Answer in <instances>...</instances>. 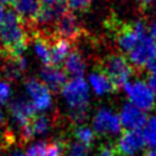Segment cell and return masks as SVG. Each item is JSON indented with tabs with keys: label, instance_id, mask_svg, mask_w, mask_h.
<instances>
[{
	"label": "cell",
	"instance_id": "obj_14",
	"mask_svg": "<svg viewBox=\"0 0 156 156\" xmlns=\"http://www.w3.org/2000/svg\"><path fill=\"white\" fill-rule=\"evenodd\" d=\"M66 150V144L61 139L51 141L39 140L32 144L27 150V156H62Z\"/></svg>",
	"mask_w": 156,
	"mask_h": 156
},
{
	"label": "cell",
	"instance_id": "obj_21",
	"mask_svg": "<svg viewBox=\"0 0 156 156\" xmlns=\"http://www.w3.org/2000/svg\"><path fill=\"white\" fill-rule=\"evenodd\" d=\"M73 134H74L77 141L84 144V145L88 146V147H89V146L94 143V140H95V132H94L90 127H88V126H85V124H79V126H77V127L74 128Z\"/></svg>",
	"mask_w": 156,
	"mask_h": 156
},
{
	"label": "cell",
	"instance_id": "obj_1",
	"mask_svg": "<svg viewBox=\"0 0 156 156\" xmlns=\"http://www.w3.org/2000/svg\"><path fill=\"white\" fill-rule=\"evenodd\" d=\"M28 40L29 34L23 22L13 10H9L0 28V55L2 58L22 56Z\"/></svg>",
	"mask_w": 156,
	"mask_h": 156
},
{
	"label": "cell",
	"instance_id": "obj_33",
	"mask_svg": "<svg viewBox=\"0 0 156 156\" xmlns=\"http://www.w3.org/2000/svg\"><path fill=\"white\" fill-rule=\"evenodd\" d=\"M139 1H141V2H144V4H150V2H152L154 0H139Z\"/></svg>",
	"mask_w": 156,
	"mask_h": 156
},
{
	"label": "cell",
	"instance_id": "obj_30",
	"mask_svg": "<svg viewBox=\"0 0 156 156\" xmlns=\"http://www.w3.org/2000/svg\"><path fill=\"white\" fill-rule=\"evenodd\" d=\"M4 124H5V115H4V112L0 110V128H2Z\"/></svg>",
	"mask_w": 156,
	"mask_h": 156
},
{
	"label": "cell",
	"instance_id": "obj_19",
	"mask_svg": "<svg viewBox=\"0 0 156 156\" xmlns=\"http://www.w3.org/2000/svg\"><path fill=\"white\" fill-rule=\"evenodd\" d=\"M85 69H87V63L83 55L77 50L71 51L65 60L66 74H69L73 78H79V77H83Z\"/></svg>",
	"mask_w": 156,
	"mask_h": 156
},
{
	"label": "cell",
	"instance_id": "obj_9",
	"mask_svg": "<svg viewBox=\"0 0 156 156\" xmlns=\"http://www.w3.org/2000/svg\"><path fill=\"white\" fill-rule=\"evenodd\" d=\"M144 147L145 143L140 130H126L119 135L115 149L121 156H136Z\"/></svg>",
	"mask_w": 156,
	"mask_h": 156
},
{
	"label": "cell",
	"instance_id": "obj_31",
	"mask_svg": "<svg viewBox=\"0 0 156 156\" xmlns=\"http://www.w3.org/2000/svg\"><path fill=\"white\" fill-rule=\"evenodd\" d=\"M145 156H156V147H154V149H150L146 154H145Z\"/></svg>",
	"mask_w": 156,
	"mask_h": 156
},
{
	"label": "cell",
	"instance_id": "obj_4",
	"mask_svg": "<svg viewBox=\"0 0 156 156\" xmlns=\"http://www.w3.org/2000/svg\"><path fill=\"white\" fill-rule=\"evenodd\" d=\"M102 72L115 87H123L133 76V66L123 55H110L104 61Z\"/></svg>",
	"mask_w": 156,
	"mask_h": 156
},
{
	"label": "cell",
	"instance_id": "obj_24",
	"mask_svg": "<svg viewBox=\"0 0 156 156\" xmlns=\"http://www.w3.org/2000/svg\"><path fill=\"white\" fill-rule=\"evenodd\" d=\"M66 2L72 10H84L90 5L91 0H66Z\"/></svg>",
	"mask_w": 156,
	"mask_h": 156
},
{
	"label": "cell",
	"instance_id": "obj_22",
	"mask_svg": "<svg viewBox=\"0 0 156 156\" xmlns=\"http://www.w3.org/2000/svg\"><path fill=\"white\" fill-rule=\"evenodd\" d=\"M65 156H88L89 147L79 141H72L66 146Z\"/></svg>",
	"mask_w": 156,
	"mask_h": 156
},
{
	"label": "cell",
	"instance_id": "obj_29",
	"mask_svg": "<svg viewBox=\"0 0 156 156\" xmlns=\"http://www.w3.org/2000/svg\"><path fill=\"white\" fill-rule=\"evenodd\" d=\"M4 17H5V10H4V6L0 2V28H1V24L4 22Z\"/></svg>",
	"mask_w": 156,
	"mask_h": 156
},
{
	"label": "cell",
	"instance_id": "obj_20",
	"mask_svg": "<svg viewBox=\"0 0 156 156\" xmlns=\"http://www.w3.org/2000/svg\"><path fill=\"white\" fill-rule=\"evenodd\" d=\"M140 133L143 135L145 145H147L150 149L156 147V115L147 117Z\"/></svg>",
	"mask_w": 156,
	"mask_h": 156
},
{
	"label": "cell",
	"instance_id": "obj_32",
	"mask_svg": "<svg viewBox=\"0 0 156 156\" xmlns=\"http://www.w3.org/2000/svg\"><path fill=\"white\" fill-rule=\"evenodd\" d=\"M11 156H27V155L21 154V152H16V154H13V155H11Z\"/></svg>",
	"mask_w": 156,
	"mask_h": 156
},
{
	"label": "cell",
	"instance_id": "obj_17",
	"mask_svg": "<svg viewBox=\"0 0 156 156\" xmlns=\"http://www.w3.org/2000/svg\"><path fill=\"white\" fill-rule=\"evenodd\" d=\"M69 52L71 41L63 38L54 37L50 41V65L58 67L62 62H65Z\"/></svg>",
	"mask_w": 156,
	"mask_h": 156
},
{
	"label": "cell",
	"instance_id": "obj_16",
	"mask_svg": "<svg viewBox=\"0 0 156 156\" xmlns=\"http://www.w3.org/2000/svg\"><path fill=\"white\" fill-rule=\"evenodd\" d=\"M28 61L23 56L4 57V63L1 66V72L7 80H17L23 77L27 71Z\"/></svg>",
	"mask_w": 156,
	"mask_h": 156
},
{
	"label": "cell",
	"instance_id": "obj_15",
	"mask_svg": "<svg viewBox=\"0 0 156 156\" xmlns=\"http://www.w3.org/2000/svg\"><path fill=\"white\" fill-rule=\"evenodd\" d=\"M41 82L49 88L50 91H58L67 83V74L63 69L56 66H44L40 71Z\"/></svg>",
	"mask_w": 156,
	"mask_h": 156
},
{
	"label": "cell",
	"instance_id": "obj_13",
	"mask_svg": "<svg viewBox=\"0 0 156 156\" xmlns=\"http://www.w3.org/2000/svg\"><path fill=\"white\" fill-rule=\"evenodd\" d=\"M118 117L122 128H124L126 130H140L147 119L146 112L141 111L129 102L122 105Z\"/></svg>",
	"mask_w": 156,
	"mask_h": 156
},
{
	"label": "cell",
	"instance_id": "obj_28",
	"mask_svg": "<svg viewBox=\"0 0 156 156\" xmlns=\"http://www.w3.org/2000/svg\"><path fill=\"white\" fill-rule=\"evenodd\" d=\"M45 5H52V4H60V2H66V0H41Z\"/></svg>",
	"mask_w": 156,
	"mask_h": 156
},
{
	"label": "cell",
	"instance_id": "obj_2",
	"mask_svg": "<svg viewBox=\"0 0 156 156\" xmlns=\"http://www.w3.org/2000/svg\"><path fill=\"white\" fill-rule=\"evenodd\" d=\"M62 96L69 111V117L74 123H82L87 116L90 102V88L83 78H72L62 88Z\"/></svg>",
	"mask_w": 156,
	"mask_h": 156
},
{
	"label": "cell",
	"instance_id": "obj_11",
	"mask_svg": "<svg viewBox=\"0 0 156 156\" xmlns=\"http://www.w3.org/2000/svg\"><path fill=\"white\" fill-rule=\"evenodd\" d=\"M13 11L23 22L27 32H30L41 10V0H13Z\"/></svg>",
	"mask_w": 156,
	"mask_h": 156
},
{
	"label": "cell",
	"instance_id": "obj_26",
	"mask_svg": "<svg viewBox=\"0 0 156 156\" xmlns=\"http://www.w3.org/2000/svg\"><path fill=\"white\" fill-rule=\"evenodd\" d=\"M146 69L150 72V74H152V73H156V56L151 60V62L146 66Z\"/></svg>",
	"mask_w": 156,
	"mask_h": 156
},
{
	"label": "cell",
	"instance_id": "obj_36",
	"mask_svg": "<svg viewBox=\"0 0 156 156\" xmlns=\"http://www.w3.org/2000/svg\"><path fill=\"white\" fill-rule=\"evenodd\" d=\"M96 156H98V155H96Z\"/></svg>",
	"mask_w": 156,
	"mask_h": 156
},
{
	"label": "cell",
	"instance_id": "obj_8",
	"mask_svg": "<svg viewBox=\"0 0 156 156\" xmlns=\"http://www.w3.org/2000/svg\"><path fill=\"white\" fill-rule=\"evenodd\" d=\"M9 110L13 124L18 128V130L34 117V112H35V108L30 102V100H28L23 95H18L13 98L9 104Z\"/></svg>",
	"mask_w": 156,
	"mask_h": 156
},
{
	"label": "cell",
	"instance_id": "obj_3",
	"mask_svg": "<svg viewBox=\"0 0 156 156\" xmlns=\"http://www.w3.org/2000/svg\"><path fill=\"white\" fill-rule=\"evenodd\" d=\"M122 88L129 104L134 105L144 112L155 108L156 96L149 87L147 82L143 79H130Z\"/></svg>",
	"mask_w": 156,
	"mask_h": 156
},
{
	"label": "cell",
	"instance_id": "obj_18",
	"mask_svg": "<svg viewBox=\"0 0 156 156\" xmlns=\"http://www.w3.org/2000/svg\"><path fill=\"white\" fill-rule=\"evenodd\" d=\"M88 84H89V88L98 96H104L106 94H110L115 89L113 83L102 71L90 72L88 77Z\"/></svg>",
	"mask_w": 156,
	"mask_h": 156
},
{
	"label": "cell",
	"instance_id": "obj_12",
	"mask_svg": "<svg viewBox=\"0 0 156 156\" xmlns=\"http://www.w3.org/2000/svg\"><path fill=\"white\" fill-rule=\"evenodd\" d=\"M55 35L58 38H63L67 40H73L80 37L82 34V28L79 24V21L77 16L67 10L55 23L54 27Z\"/></svg>",
	"mask_w": 156,
	"mask_h": 156
},
{
	"label": "cell",
	"instance_id": "obj_5",
	"mask_svg": "<svg viewBox=\"0 0 156 156\" xmlns=\"http://www.w3.org/2000/svg\"><path fill=\"white\" fill-rule=\"evenodd\" d=\"M93 130L100 135H118L122 130L118 113L106 106L98 108L93 117Z\"/></svg>",
	"mask_w": 156,
	"mask_h": 156
},
{
	"label": "cell",
	"instance_id": "obj_27",
	"mask_svg": "<svg viewBox=\"0 0 156 156\" xmlns=\"http://www.w3.org/2000/svg\"><path fill=\"white\" fill-rule=\"evenodd\" d=\"M149 30H150V34H149V35H150V37L155 40V43H156V21L151 24V27H150Z\"/></svg>",
	"mask_w": 156,
	"mask_h": 156
},
{
	"label": "cell",
	"instance_id": "obj_34",
	"mask_svg": "<svg viewBox=\"0 0 156 156\" xmlns=\"http://www.w3.org/2000/svg\"><path fill=\"white\" fill-rule=\"evenodd\" d=\"M0 2H5V4H10V2H13V0H0Z\"/></svg>",
	"mask_w": 156,
	"mask_h": 156
},
{
	"label": "cell",
	"instance_id": "obj_7",
	"mask_svg": "<svg viewBox=\"0 0 156 156\" xmlns=\"http://www.w3.org/2000/svg\"><path fill=\"white\" fill-rule=\"evenodd\" d=\"M155 56L156 43L149 34H145L140 38L138 44L128 52V61L133 67L143 68L146 67Z\"/></svg>",
	"mask_w": 156,
	"mask_h": 156
},
{
	"label": "cell",
	"instance_id": "obj_35",
	"mask_svg": "<svg viewBox=\"0 0 156 156\" xmlns=\"http://www.w3.org/2000/svg\"><path fill=\"white\" fill-rule=\"evenodd\" d=\"M0 156H1V145H0Z\"/></svg>",
	"mask_w": 156,
	"mask_h": 156
},
{
	"label": "cell",
	"instance_id": "obj_10",
	"mask_svg": "<svg viewBox=\"0 0 156 156\" xmlns=\"http://www.w3.org/2000/svg\"><path fill=\"white\" fill-rule=\"evenodd\" d=\"M146 33V26L143 21L134 22L130 27L121 29V32L117 34L116 43L118 49L122 52L128 54L140 40L141 37H144Z\"/></svg>",
	"mask_w": 156,
	"mask_h": 156
},
{
	"label": "cell",
	"instance_id": "obj_6",
	"mask_svg": "<svg viewBox=\"0 0 156 156\" xmlns=\"http://www.w3.org/2000/svg\"><path fill=\"white\" fill-rule=\"evenodd\" d=\"M24 87L35 111H45L51 107V91L41 80H39L35 77H29L24 80Z\"/></svg>",
	"mask_w": 156,
	"mask_h": 156
},
{
	"label": "cell",
	"instance_id": "obj_25",
	"mask_svg": "<svg viewBox=\"0 0 156 156\" xmlns=\"http://www.w3.org/2000/svg\"><path fill=\"white\" fill-rule=\"evenodd\" d=\"M147 84H149V87L151 88L152 93H154L155 96H156V73H152V74L149 76V78H147Z\"/></svg>",
	"mask_w": 156,
	"mask_h": 156
},
{
	"label": "cell",
	"instance_id": "obj_23",
	"mask_svg": "<svg viewBox=\"0 0 156 156\" xmlns=\"http://www.w3.org/2000/svg\"><path fill=\"white\" fill-rule=\"evenodd\" d=\"M11 85L7 80H0V106L4 105L11 96Z\"/></svg>",
	"mask_w": 156,
	"mask_h": 156
}]
</instances>
